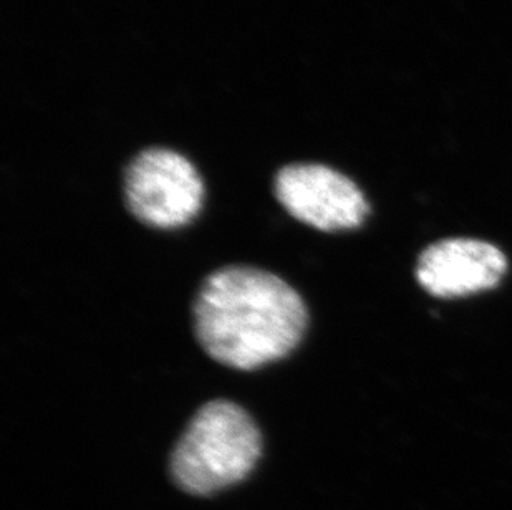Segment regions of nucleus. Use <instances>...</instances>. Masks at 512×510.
<instances>
[{"label":"nucleus","instance_id":"1","mask_svg":"<svg viewBox=\"0 0 512 510\" xmlns=\"http://www.w3.org/2000/svg\"><path fill=\"white\" fill-rule=\"evenodd\" d=\"M194 333L209 357L252 371L282 360L304 338L309 313L285 280L249 265L204 279L193 304Z\"/></svg>","mask_w":512,"mask_h":510},{"label":"nucleus","instance_id":"2","mask_svg":"<svg viewBox=\"0 0 512 510\" xmlns=\"http://www.w3.org/2000/svg\"><path fill=\"white\" fill-rule=\"evenodd\" d=\"M261 454V429L251 414L232 401H209L174 446L171 477L191 496H211L244 481Z\"/></svg>","mask_w":512,"mask_h":510},{"label":"nucleus","instance_id":"3","mask_svg":"<svg viewBox=\"0 0 512 510\" xmlns=\"http://www.w3.org/2000/svg\"><path fill=\"white\" fill-rule=\"evenodd\" d=\"M123 194L128 211L138 221L171 231L196 219L203 207L204 184L183 154L146 148L126 166Z\"/></svg>","mask_w":512,"mask_h":510},{"label":"nucleus","instance_id":"4","mask_svg":"<svg viewBox=\"0 0 512 510\" xmlns=\"http://www.w3.org/2000/svg\"><path fill=\"white\" fill-rule=\"evenodd\" d=\"M274 194L290 216L319 231H352L370 214L362 189L325 164H287L274 178Z\"/></svg>","mask_w":512,"mask_h":510},{"label":"nucleus","instance_id":"5","mask_svg":"<svg viewBox=\"0 0 512 510\" xmlns=\"http://www.w3.org/2000/svg\"><path fill=\"white\" fill-rule=\"evenodd\" d=\"M508 272V257L491 242L450 237L433 242L416 260L421 289L438 299H461L496 289Z\"/></svg>","mask_w":512,"mask_h":510}]
</instances>
